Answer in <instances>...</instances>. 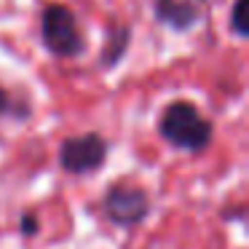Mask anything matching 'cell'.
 Instances as JSON below:
<instances>
[{"label":"cell","instance_id":"9c48e42d","mask_svg":"<svg viewBox=\"0 0 249 249\" xmlns=\"http://www.w3.org/2000/svg\"><path fill=\"white\" fill-rule=\"evenodd\" d=\"M14 110V105H11V94L6 91V89L0 86V118H3V115H8Z\"/></svg>","mask_w":249,"mask_h":249},{"label":"cell","instance_id":"8992f818","mask_svg":"<svg viewBox=\"0 0 249 249\" xmlns=\"http://www.w3.org/2000/svg\"><path fill=\"white\" fill-rule=\"evenodd\" d=\"M129 43H131V27H129V24H113V27L107 30L105 49H102V56H99L102 70H113V67L126 56Z\"/></svg>","mask_w":249,"mask_h":249},{"label":"cell","instance_id":"5b68a950","mask_svg":"<svg viewBox=\"0 0 249 249\" xmlns=\"http://www.w3.org/2000/svg\"><path fill=\"white\" fill-rule=\"evenodd\" d=\"M209 0H153L156 22L172 33H190L204 19Z\"/></svg>","mask_w":249,"mask_h":249},{"label":"cell","instance_id":"ba28073f","mask_svg":"<svg viewBox=\"0 0 249 249\" xmlns=\"http://www.w3.org/2000/svg\"><path fill=\"white\" fill-rule=\"evenodd\" d=\"M19 233L27 236V238L38 236L40 233V217L35 214V212H24V214L19 217Z\"/></svg>","mask_w":249,"mask_h":249},{"label":"cell","instance_id":"52a82bcc","mask_svg":"<svg viewBox=\"0 0 249 249\" xmlns=\"http://www.w3.org/2000/svg\"><path fill=\"white\" fill-rule=\"evenodd\" d=\"M247 3L249 0H233L231 6V19H228V27L236 38H249V22H247Z\"/></svg>","mask_w":249,"mask_h":249},{"label":"cell","instance_id":"277c9868","mask_svg":"<svg viewBox=\"0 0 249 249\" xmlns=\"http://www.w3.org/2000/svg\"><path fill=\"white\" fill-rule=\"evenodd\" d=\"M110 153V142L99 131H83V134L65 137L59 145V166L67 174L86 177L105 166Z\"/></svg>","mask_w":249,"mask_h":249},{"label":"cell","instance_id":"3957f363","mask_svg":"<svg viewBox=\"0 0 249 249\" xmlns=\"http://www.w3.org/2000/svg\"><path fill=\"white\" fill-rule=\"evenodd\" d=\"M150 196L145 188L129 182V179H118L113 182L102 196V212L115 228H137L150 217Z\"/></svg>","mask_w":249,"mask_h":249},{"label":"cell","instance_id":"6da1fadb","mask_svg":"<svg viewBox=\"0 0 249 249\" xmlns=\"http://www.w3.org/2000/svg\"><path fill=\"white\" fill-rule=\"evenodd\" d=\"M158 134L174 150L204 153L212 145L214 124L190 99H174L158 115Z\"/></svg>","mask_w":249,"mask_h":249},{"label":"cell","instance_id":"7a4b0ae2","mask_svg":"<svg viewBox=\"0 0 249 249\" xmlns=\"http://www.w3.org/2000/svg\"><path fill=\"white\" fill-rule=\"evenodd\" d=\"M40 40L56 59H78L86 54V35L78 17L65 3H49L40 14Z\"/></svg>","mask_w":249,"mask_h":249}]
</instances>
